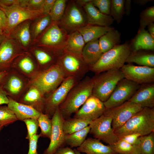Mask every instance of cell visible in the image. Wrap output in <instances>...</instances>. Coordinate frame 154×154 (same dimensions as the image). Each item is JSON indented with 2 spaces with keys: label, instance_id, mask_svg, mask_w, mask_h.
Instances as JSON below:
<instances>
[{
  "label": "cell",
  "instance_id": "1",
  "mask_svg": "<svg viewBox=\"0 0 154 154\" xmlns=\"http://www.w3.org/2000/svg\"><path fill=\"white\" fill-rule=\"evenodd\" d=\"M93 83L92 78L87 76L80 80L70 90L64 101L59 107L63 119L70 118L87 99L92 95Z\"/></svg>",
  "mask_w": 154,
  "mask_h": 154
},
{
  "label": "cell",
  "instance_id": "2",
  "mask_svg": "<svg viewBox=\"0 0 154 154\" xmlns=\"http://www.w3.org/2000/svg\"><path fill=\"white\" fill-rule=\"evenodd\" d=\"M154 132V108H143L114 131L119 139L129 134L137 133L144 136Z\"/></svg>",
  "mask_w": 154,
  "mask_h": 154
},
{
  "label": "cell",
  "instance_id": "3",
  "mask_svg": "<svg viewBox=\"0 0 154 154\" xmlns=\"http://www.w3.org/2000/svg\"><path fill=\"white\" fill-rule=\"evenodd\" d=\"M131 51L130 42L116 46L103 53L96 63L89 66V70L96 74L111 69H120Z\"/></svg>",
  "mask_w": 154,
  "mask_h": 154
},
{
  "label": "cell",
  "instance_id": "4",
  "mask_svg": "<svg viewBox=\"0 0 154 154\" xmlns=\"http://www.w3.org/2000/svg\"><path fill=\"white\" fill-rule=\"evenodd\" d=\"M92 78V95L104 102L110 97L118 82L124 78L120 69H112L96 74Z\"/></svg>",
  "mask_w": 154,
  "mask_h": 154
},
{
  "label": "cell",
  "instance_id": "5",
  "mask_svg": "<svg viewBox=\"0 0 154 154\" xmlns=\"http://www.w3.org/2000/svg\"><path fill=\"white\" fill-rule=\"evenodd\" d=\"M56 63L65 78L72 77L81 80L89 70V66L84 61L82 55L65 50L58 56Z\"/></svg>",
  "mask_w": 154,
  "mask_h": 154
},
{
  "label": "cell",
  "instance_id": "6",
  "mask_svg": "<svg viewBox=\"0 0 154 154\" xmlns=\"http://www.w3.org/2000/svg\"><path fill=\"white\" fill-rule=\"evenodd\" d=\"M65 78L59 66L56 63L40 71L33 79L32 84L44 96L53 92Z\"/></svg>",
  "mask_w": 154,
  "mask_h": 154
},
{
  "label": "cell",
  "instance_id": "7",
  "mask_svg": "<svg viewBox=\"0 0 154 154\" xmlns=\"http://www.w3.org/2000/svg\"><path fill=\"white\" fill-rule=\"evenodd\" d=\"M0 9L5 14L7 23L4 35L9 36L14 28L27 20L36 19L44 15L42 10H34L18 5L7 6L0 4Z\"/></svg>",
  "mask_w": 154,
  "mask_h": 154
},
{
  "label": "cell",
  "instance_id": "8",
  "mask_svg": "<svg viewBox=\"0 0 154 154\" xmlns=\"http://www.w3.org/2000/svg\"><path fill=\"white\" fill-rule=\"evenodd\" d=\"M80 80L74 77L65 78L60 85L46 98L44 113L48 114L51 119L71 89Z\"/></svg>",
  "mask_w": 154,
  "mask_h": 154
},
{
  "label": "cell",
  "instance_id": "9",
  "mask_svg": "<svg viewBox=\"0 0 154 154\" xmlns=\"http://www.w3.org/2000/svg\"><path fill=\"white\" fill-rule=\"evenodd\" d=\"M140 86L125 78L122 79L118 82L108 99L104 102L106 108L116 107L128 101Z\"/></svg>",
  "mask_w": 154,
  "mask_h": 154
},
{
  "label": "cell",
  "instance_id": "10",
  "mask_svg": "<svg viewBox=\"0 0 154 154\" xmlns=\"http://www.w3.org/2000/svg\"><path fill=\"white\" fill-rule=\"evenodd\" d=\"M112 120L111 117L103 114L91 121L89 133L94 138L112 145L119 139L112 127Z\"/></svg>",
  "mask_w": 154,
  "mask_h": 154
},
{
  "label": "cell",
  "instance_id": "11",
  "mask_svg": "<svg viewBox=\"0 0 154 154\" xmlns=\"http://www.w3.org/2000/svg\"><path fill=\"white\" fill-rule=\"evenodd\" d=\"M143 109L140 106L127 101L117 106L106 108L103 114L112 118V126L114 131Z\"/></svg>",
  "mask_w": 154,
  "mask_h": 154
},
{
  "label": "cell",
  "instance_id": "12",
  "mask_svg": "<svg viewBox=\"0 0 154 154\" xmlns=\"http://www.w3.org/2000/svg\"><path fill=\"white\" fill-rule=\"evenodd\" d=\"M59 21L61 27L70 33L88 24L86 15L76 4L72 3L68 5Z\"/></svg>",
  "mask_w": 154,
  "mask_h": 154
},
{
  "label": "cell",
  "instance_id": "13",
  "mask_svg": "<svg viewBox=\"0 0 154 154\" xmlns=\"http://www.w3.org/2000/svg\"><path fill=\"white\" fill-rule=\"evenodd\" d=\"M22 48L15 39L6 37L0 45V72L7 71L15 58L25 54Z\"/></svg>",
  "mask_w": 154,
  "mask_h": 154
},
{
  "label": "cell",
  "instance_id": "14",
  "mask_svg": "<svg viewBox=\"0 0 154 154\" xmlns=\"http://www.w3.org/2000/svg\"><path fill=\"white\" fill-rule=\"evenodd\" d=\"M124 78L140 85L154 82V68L124 64L120 69Z\"/></svg>",
  "mask_w": 154,
  "mask_h": 154
},
{
  "label": "cell",
  "instance_id": "15",
  "mask_svg": "<svg viewBox=\"0 0 154 154\" xmlns=\"http://www.w3.org/2000/svg\"><path fill=\"white\" fill-rule=\"evenodd\" d=\"M64 120L58 108L51 118L52 129L49 144L42 154H54L59 148L64 146L65 135L62 128Z\"/></svg>",
  "mask_w": 154,
  "mask_h": 154
},
{
  "label": "cell",
  "instance_id": "16",
  "mask_svg": "<svg viewBox=\"0 0 154 154\" xmlns=\"http://www.w3.org/2000/svg\"><path fill=\"white\" fill-rule=\"evenodd\" d=\"M65 35L56 23L52 24L40 38V46L53 49L57 56L62 53L64 48L60 44L65 39Z\"/></svg>",
  "mask_w": 154,
  "mask_h": 154
},
{
  "label": "cell",
  "instance_id": "17",
  "mask_svg": "<svg viewBox=\"0 0 154 154\" xmlns=\"http://www.w3.org/2000/svg\"><path fill=\"white\" fill-rule=\"evenodd\" d=\"M106 109L104 102L92 95L75 114L74 117L94 120L102 115Z\"/></svg>",
  "mask_w": 154,
  "mask_h": 154
},
{
  "label": "cell",
  "instance_id": "18",
  "mask_svg": "<svg viewBox=\"0 0 154 154\" xmlns=\"http://www.w3.org/2000/svg\"><path fill=\"white\" fill-rule=\"evenodd\" d=\"M140 106L142 108H154V84L140 85L133 96L128 101Z\"/></svg>",
  "mask_w": 154,
  "mask_h": 154
},
{
  "label": "cell",
  "instance_id": "19",
  "mask_svg": "<svg viewBox=\"0 0 154 154\" xmlns=\"http://www.w3.org/2000/svg\"><path fill=\"white\" fill-rule=\"evenodd\" d=\"M84 8L88 24L110 27L114 21L110 15L101 12L93 5L92 1L86 4Z\"/></svg>",
  "mask_w": 154,
  "mask_h": 154
},
{
  "label": "cell",
  "instance_id": "20",
  "mask_svg": "<svg viewBox=\"0 0 154 154\" xmlns=\"http://www.w3.org/2000/svg\"><path fill=\"white\" fill-rule=\"evenodd\" d=\"M8 97L9 101L7 106L14 113L18 120L23 121L28 118L38 119L41 113L30 106L18 102Z\"/></svg>",
  "mask_w": 154,
  "mask_h": 154
},
{
  "label": "cell",
  "instance_id": "21",
  "mask_svg": "<svg viewBox=\"0 0 154 154\" xmlns=\"http://www.w3.org/2000/svg\"><path fill=\"white\" fill-rule=\"evenodd\" d=\"M76 149L79 152L86 154H117L111 145H104L100 140L91 137L86 139Z\"/></svg>",
  "mask_w": 154,
  "mask_h": 154
},
{
  "label": "cell",
  "instance_id": "22",
  "mask_svg": "<svg viewBox=\"0 0 154 154\" xmlns=\"http://www.w3.org/2000/svg\"><path fill=\"white\" fill-rule=\"evenodd\" d=\"M131 52L139 50H153L154 38L145 29H139L137 35L130 42Z\"/></svg>",
  "mask_w": 154,
  "mask_h": 154
},
{
  "label": "cell",
  "instance_id": "23",
  "mask_svg": "<svg viewBox=\"0 0 154 154\" xmlns=\"http://www.w3.org/2000/svg\"><path fill=\"white\" fill-rule=\"evenodd\" d=\"M31 20H27L19 24L14 28L9 35L23 49L29 46L31 41Z\"/></svg>",
  "mask_w": 154,
  "mask_h": 154
},
{
  "label": "cell",
  "instance_id": "24",
  "mask_svg": "<svg viewBox=\"0 0 154 154\" xmlns=\"http://www.w3.org/2000/svg\"><path fill=\"white\" fill-rule=\"evenodd\" d=\"M102 54L99 39H97L89 42L85 44L81 55L84 61L90 66L96 63Z\"/></svg>",
  "mask_w": 154,
  "mask_h": 154
},
{
  "label": "cell",
  "instance_id": "25",
  "mask_svg": "<svg viewBox=\"0 0 154 154\" xmlns=\"http://www.w3.org/2000/svg\"><path fill=\"white\" fill-rule=\"evenodd\" d=\"M114 28L88 24L77 30L82 36L85 44L98 39L109 31Z\"/></svg>",
  "mask_w": 154,
  "mask_h": 154
},
{
  "label": "cell",
  "instance_id": "26",
  "mask_svg": "<svg viewBox=\"0 0 154 154\" xmlns=\"http://www.w3.org/2000/svg\"><path fill=\"white\" fill-rule=\"evenodd\" d=\"M46 98L36 88H31L25 95L20 103L30 106L40 113H44Z\"/></svg>",
  "mask_w": 154,
  "mask_h": 154
},
{
  "label": "cell",
  "instance_id": "27",
  "mask_svg": "<svg viewBox=\"0 0 154 154\" xmlns=\"http://www.w3.org/2000/svg\"><path fill=\"white\" fill-rule=\"evenodd\" d=\"M121 34L114 28L109 31L99 39L100 46L104 53L120 44Z\"/></svg>",
  "mask_w": 154,
  "mask_h": 154
},
{
  "label": "cell",
  "instance_id": "28",
  "mask_svg": "<svg viewBox=\"0 0 154 154\" xmlns=\"http://www.w3.org/2000/svg\"><path fill=\"white\" fill-rule=\"evenodd\" d=\"M126 62H134L140 66L154 68V54L141 50L131 52Z\"/></svg>",
  "mask_w": 154,
  "mask_h": 154
},
{
  "label": "cell",
  "instance_id": "29",
  "mask_svg": "<svg viewBox=\"0 0 154 154\" xmlns=\"http://www.w3.org/2000/svg\"><path fill=\"white\" fill-rule=\"evenodd\" d=\"M85 44L82 36L77 30L70 34L66 42L64 50L81 55Z\"/></svg>",
  "mask_w": 154,
  "mask_h": 154
},
{
  "label": "cell",
  "instance_id": "30",
  "mask_svg": "<svg viewBox=\"0 0 154 154\" xmlns=\"http://www.w3.org/2000/svg\"><path fill=\"white\" fill-rule=\"evenodd\" d=\"M8 74L1 82L3 88L7 95L16 96L19 94L23 88V81L18 76H9Z\"/></svg>",
  "mask_w": 154,
  "mask_h": 154
},
{
  "label": "cell",
  "instance_id": "31",
  "mask_svg": "<svg viewBox=\"0 0 154 154\" xmlns=\"http://www.w3.org/2000/svg\"><path fill=\"white\" fill-rule=\"evenodd\" d=\"M92 121L81 118L74 117L64 120L62 128L65 135L81 130L88 126Z\"/></svg>",
  "mask_w": 154,
  "mask_h": 154
},
{
  "label": "cell",
  "instance_id": "32",
  "mask_svg": "<svg viewBox=\"0 0 154 154\" xmlns=\"http://www.w3.org/2000/svg\"><path fill=\"white\" fill-rule=\"evenodd\" d=\"M90 128L89 125L84 129L70 134L65 135L64 141L65 144L71 148L80 147L86 139L89 133Z\"/></svg>",
  "mask_w": 154,
  "mask_h": 154
},
{
  "label": "cell",
  "instance_id": "33",
  "mask_svg": "<svg viewBox=\"0 0 154 154\" xmlns=\"http://www.w3.org/2000/svg\"><path fill=\"white\" fill-rule=\"evenodd\" d=\"M31 27V35L34 41L50 25L51 20L49 15H43L36 19Z\"/></svg>",
  "mask_w": 154,
  "mask_h": 154
},
{
  "label": "cell",
  "instance_id": "34",
  "mask_svg": "<svg viewBox=\"0 0 154 154\" xmlns=\"http://www.w3.org/2000/svg\"><path fill=\"white\" fill-rule=\"evenodd\" d=\"M137 146L141 154H154V132L140 137Z\"/></svg>",
  "mask_w": 154,
  "mask_h": 154
},
{
  "label": "cell",
  "instance_id": "35",
  "mask_svg": "<svg viewBox=\"0 0 154 154\" xmlns=\"http://www.w3.org/2000/svg\"><path fill=\"white\" fill-rule=\"evenodd\" d=\"M37 120L41 129V132L39 134L40 137L50 139L52 129L51 119L48 114L41 113Z\"/></svg>",
  "mask_w": 154,
  "mask_h": 154
},
{
  "label": "cell",
  "instance_id": "36",
  "mask_svg": "<svg viewBox=\"0 0 154 154\" xmlns=\"http://www.w3.org/2000/svg\"><path fill=\"white\" fill-rule=\"evenodd\" d=\"M125 0H111L110 15L119 24L125 14Z\"/></svg>",
  "mask_w": 154,
  "mask_h": 154
},
{
  "label": "cell",
  "instance_id": "37",
  "mask_svg": "<svg viewBox=\"0 0 154 154\" xmlns=\"http://www.w3.org/2000/svg\"><path fill=\"white\" fill-rule=\"evenodd\" d=\"M66 0H56L49 15L51 21H60L62 18L66 10Z\"/></svg>",
  "mask_w": 154,
  "mask_h": 154
},
{
  "label": "cell",
  "instance_id": "38",
  "mask_svg": "<svg viewBox=\"0 0 154 154\" xmlns=\"http://www.w3.org/2000/svg\"><path fill=\"white\" fill-rule=\"evenodd\" d=\"M18 120L7 106H0V126H7Z\"/></svg>",
  "mask_w": 154,
  "mask_h": 154
},
{
  "label": "cell",
  "instance_id": "39",
  "mask_svg": "<svg viewBox=\"0 0 154 154\" xmlns=\"http://www.w3.org/2000/svg\"><path fill=\"white\" fill-rule=\"evenodd\" d=\"M140 28L145 29L146 27L154 22V6L145 9L139 15Z\"/></svg>",
  "mask_w": 154,
  "mask_h": 154
},
{
  "label": "cell",
  "instance_id": "40",
  "mask_svg": "<svg viewBox=\"0 0 154 154\" xmlns=\"http://www.w3.org/2000/svg\"><path fill=\"white\" fill-rule=\"evenodd\" d=\"M114 150L117 153L127 154L135 150L137 145H132L120 139L111 145Z\"/></svg>",
  "mask_w": 154,
  "mask_h": 154
},
{
  "label": "cell",
  "instance_id": "41",
  "mask_svg": "<svg viewBox=\"0 0 154 154\" xmlns=\"http://www.w3.org/2000/svg\"><path fill=\"white\" fill-rule=\"evenodd\" d=\"M34 54L39 64L47 68L54 64L52 63L53 58L47 52L38 49H35Z\"/></svg>",
  "mask_w": 154,
  "mask_h": 154
},
{
  "label": "cell",
  "instance_id": "42",
  "mask_svg": "<svg viewBox=\"0 0 154 154\" xmlns=\"http://www.w3.org/2000/svg\"><path fill=\"white\" fill-rule=\"evenodd\" d=\"M25 124L27 130L26 139L29 140L34 135L37 134L39 126L37 119L34 118H28L23 121Z\"/></svg>",
  "mask_w": 154,
  "mask_h": 154
},
{
  "label": "cell",
  "instance_id": "43",
  "mask_svg": "<svg viewBox=\"0 0 154 154\" xmlns=\"http://www.w3.org/2000/svg\"><path fill=\"white\" fill-rule=\"evenodd\" d=\"M18 65L19 68L23 71L28 74L32 72L34 68L32 60L27 55L23 56L19 61Z\"/></svg>",
  "mask_w": 154,
  "mask_h": 154
},
{
  "label": "cell",
  "instance_id": "44",
  "mask_svg": "<svg viewBox=\"0 0 154 154\" xmlns=\"http://www.w3.org/2000/svg\"><path fill=\"white\" fill-rule=\"evenodd\" d=\"M111 0H92L93 5L102 13L110 15Z\"/></svg>",
  "mask_w": 154,
  "mask_h": 154
},
{
  "label": "cell",
  "instance_id": "45",
  "mask_svg": "<svg viewBox=\"0 0 154 154\" xmlns=\"http://www.w3.org/2000/svg\"><path fill=\"white\" fill-rule=\"evenodd\" d=\"M39 134L34 135L29 140V149L27 154H38L37 151V142Z\"/></svg>",
  "mask_w": 154,
  "mask_h": 154
},
{
  "label": "cell",
  "instance_id": "46",
  "mask_svg": "<svg viewBox=\"0 0 154 154\" xmlns=\"http://www.w3.org/2000/svg\"><path fill=\"white\" fill-rule=\"evenodd\" d=\"M45 0H27L26 7L34 10L42 9Z\"/></svg>",
  "mask_w": 154,
  "mask_h": 154
},
{
  "label": "cell",
  "instance_id": "47",
  "mask_svg": "<svg viewBox=\"0 0 154 154\" xmlns=\"http://www.w3.org/2000/svg\"><path fill=\"white\" fill-rule=\"evenodd\" d=\"M141 136L140 134L133 133L126 135L121 139L132 145H137L139 142V138Z\"/></svg>",
  "mask_w": 154,
  "mask_h": 154
},
{
  "label": "cell",
  "instance_id": "48",
  "mask_svg": "<svg viewBox=\"0 0 154 154\" xmlns=\"http://www.w3.org/2000/svg\"><path fill=\"white\" fill-rule=\"evenodd\" d=\"M7 23L6 15L4 12L0 9V33L4 35Z\"/></svg>",
  "mask_w": 154,
  "mask_h": 154
},
{
  "label": "cell",
  "instance_id": "49",
  "mask_svg": "<svg viewBox=\"0 0 154 154\" xmlns=\"http://www.w3.org/2000/svg\"><path fill=\"white\" fill-rule=\"evenodd\" d=\"M56 0H45L42 10L44 15L49 14Z\"/></svg>",
  "mask_w": 154,
  "mask_h": 154
},
{
  "label": "cell",
  "instance_id": "50",
  "mask_svg": "<svg viewBox=\"0 0 154 154\" xmlns=\"http://www.w3.org/2000/svg\"><path fill=\"white\" fill-rule=\"evenodd\" d=\"M3 88L2 82H0V105L8 104L9 100Z\"/></svg>",
  "mask_w": 154,
  "mask_h": 154
},
{
  "label": "cell",
  "instance_id": "51",
  "mask_svg": "<svg viewBox=\"0 0 154 154\" xmlns=\"http://www.w3.org/2000/svg\"><path fill=\"white\" fill-rule=\"evenodd\" d=\"M54 154H76L74 149L69 147L63 146L59 148Z\"/></svg>",
  "mask_w": 154,
  "mask_h": 154
},
{
  "label": "cell",
  "instance_id": "52",
  "mask_svg": "<svg viewBox=\"0 0 154 154\" xmlns=\"http://www.w3.org/2000/svg\"><path fill=\"white\" fill-rule=\"evenodd\" d=\"M20 0H0V4L9 6L14 5H19Z\"/></svg>",
  "mask_w": 154,
  "mask_h": 154
},
{
  "label": "cell",
  "instance_id": "53",
  "mask_svg": "<svg viewBox=\"0 0 154 154\" xmlns=\"http://www.w3.org/2000/svg\"><path fill=\"white\" fill-rule=\"evenodd\" d=\"M131 0H125L124 4V9L125 14L127 15H130L131 11Z\"/></svg>",
  "mask_w": 154,
  "mask_h": 154
},
{
  "label": "cell",
  "instance_id": "54",
  "mask_svg": "<svg viewBox=\"0 0 154 154\" xmlns=\"http://www.w3.org/2000/svg\"><path fill=\"white\" fill-rule=\"evenodd\" d=\"M153 1V0H134V2L135 4L142 6L148 3Z\"/></svg>",
  "mask_w": 154,
  "mask_h": 154
},
{
  "label": "cell",
  "instance_id": "55",
  "mask_svg": "<svg viewBox=\"0 0 154 154\" xmlns=\"http://www.w3.org/2000/svg\"><path fill=\"white\" fill-rule=\"evenodd\" d=\"M148 27L147 31L151 36L154 38V23H153L149 24Z\"/></svg>",
  "mask_w": 154,
  "mask_h": 154
},
{
  "label": "cell",
  "instance_id": "56",
  "mask_svg": "<svg viewBox=\"0 0 154 154\" xmlns=\"http://www.w3.org/2000/svg\"><path fill=\"white\" fill-rule=\"evenodd\" d=\"M92 1V0H77L76 1V3L78 5L84 7L86 4Z\"/></svg>",
  "mask_w": 154,
  "mask_h": 154
},
{
  "label": "cell",
  "instance_id": "57",
  "mask_svg": "<svg viewBox=\"0 0 154 154\" xmlns=\"http://www.w3.org/2000/svg\"><path fill=\"white\" fill-rule=\"evenodd\" d=\"M8 73V72L6 71L0 72V82H2Z\"/></svg>",
  "mask_w": 154,
  "mask_h": 154
},
{
  "label": "cell",
  "instance_id": "58",
  "mask_svg": "<svg viewBox=\"0 0 154 154\" xmlns=\"http://www.w3.org/2000/svg\"><path fill=\"white\" fill-rule=\"evenodd\" d=\"M127 154H141L137 147V148L135 151Z\"/></svg>",
  "mask_w": 154,
  "mask_h": 154
},
{
  "label": "cell",
  "instance_id": "59",
  "mask_svg": "<svg viewBox=\"0 0 154 154\" xmlns=\"http://www.w3.org/2000/svg\"><path fill=\"white\" fill-rule=\"evenodd\" d=\"M6 37L4 35L0 33V45L5 39Z\"/></svg>",
  "mask_w": 154,
  "mask_h": 154
},
{
  "label": "cell",
  "instance_id": "60",
  "mask_svg": "<svg viewBox=\"0 0 154 154\" xmlns=\"http://www.w3.org/2000/svg\"><path fill=\"white\" fill-rule=\"evenodd\" d=\"M73 149L75 153L76 154H83L78 151L76 149Z\"/></svg>",
  "mask_w": 154,
  "mask_h": 154
},
{
  "label": "cell",
  "instance_id": "61",
  "mask_svg": "<svg viewBox=\"0 0 154 154\" xmlns=\"http://www.w3.org/2000/svg\"><path fill=\"white\" fill-rule=\"evenodd\" d=\"M4 126H0V132L1 130L3 129V128Z\"/></svg>",
  "mask_w": 154,
  "mask_h": 154
},
{
  "label": "cell",
  "instance_id": "62",
  "mask_svg": "<svg viewBox=\"0 0 154 154\" xmlns=\"http://www.w3.org/2000/svg\"></svg>",
  "mask_w": 154,
  "mask_h": 154
}]
</instances>
